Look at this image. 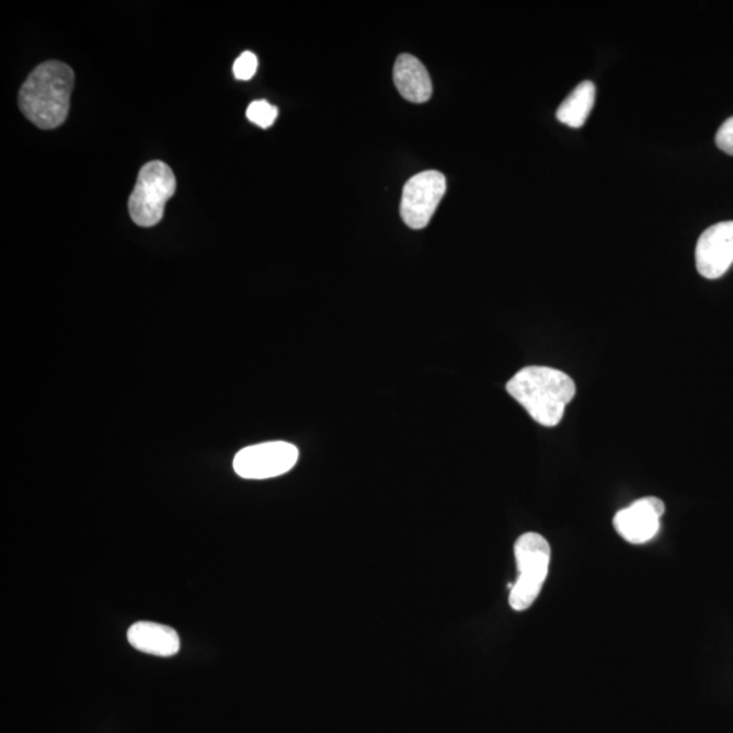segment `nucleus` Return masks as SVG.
I'll return each instance as SVG.
<instances>
[{
  "instance_id": "obj_14",
  "label": "nucleus",
  "mask_w": 733,
  "mask_h": 733,
  "mask_svg": "<svg viewBox=\"0 0 733 733\" xmlns=\"http://www.w3.org/2000/svg\"><path fill=\"white\" fill-rule=\"evenodd\" d=\"M715 145L721 151L733 157V116L724 122L715 134Z\"/></svg>"
},
{
  "instance_id": "obj_7",
  "label": "nucleus",
  "mask_w": 733,
  "mask_h": 733,
  "mask_svg": "<svg viewBox=\"0 0 733 733\" xmlns=\"http://www.w3.org/2000/svg\"><path fill=\"white\" fill-rule=\"evenodd\" d=\"M700 275L710 280L719 278L733 264V220L709 227L702 232L696 249Z\"/></svg>"
},
{
  "instance_id": "obj_8",
  "label": "nucleus",
  "mask_w": 733,
  "mask_h": 733,
  "mask_svg": "<svg viewBox=\"0 0 733 733\" xmlns=\"http://www.w3.org/2000/svg\"><path fill=\"white\" fill-rule=\"evenodd\" d=\"M664 503L657 497L638 500L614 516V527L625 541L640 545L652 541L661 530Z\"/></svg>"
},
{
  "instance_id": "obj_3",
  "label": "nucleus",
  "mask_w": 733,
  "mask_h": 733,
  "mask_svg": "<svg viewBox=\"0 0 733 733\" xmlns=\"http://www.w3.org/2000/svg\"><path fill=\"white\" fill-rule=\"evenodd\" d=\"M515 559L519 576L511 585L509 605L515 611L530 609L541 594L550 565V547L537 532H527L515 543Z\"/></svg>"
},
{
  "instance_id": "obj_11",
  "label": "nucleus",
  "mask_w": 733,
  "mask_h": 733,
  "mask_svg": "<svg viewBox=\"0 0 733 733\" xmlns=\"http://www.w3.org/2000/svg\"><path fill=\"white\" fill-rule=\"evenodd\" d=\"M595 84L584 81L566 96L557 111V118L571 128H581L587 122L595 104Z\"/></svg>"
},
{
  "instance_id": "obj_12",
  "label": "nucleus",
  "mask_w": 733,
  "mask_h": 733,
  "mask_svg": "<svg viewBox=\"0 0 733 733\" xmlns=\"http://www.w3.org/2000/svg\"><path fill=\"white\" fill-rule=\"evenodd\" d=\"M247 116L250 122L259 125L261 128H270L276 122L278 110L270 104L268 101H254L249 105Z\"/></svg>"
},
{
  "instance_id": "obj_6",
  "label": "nucleus",
  "mask_w": 733,
  "mask_h": 733,
  "mask_svg": "<svg viewBox=\"0 0 733 733\" xmlns=\"http://www.w3.org/2000/svg\"><path fill=\"white\" fill-rule=\"evenodd\" d=\"M446 177L436 170L414 175L402 191L401 216L413 230L427 227L445 196Z\"/></svg>"
},
{
  "instance_id": "obj_1",
  "label": "nucleus",
  "mask_w": 733,
  "mask_h": 733,
  "mask_svg": "<svg viewBox=\"0 0 733 733\" xmlns=\"http://www.w3.org/2000/svg\"><path fill=\"white\" fill-rule=\"evenodd\" d=\"M73 82L76 76L70 66L56 60L43 62L21 88V112L39 129L60 127L70 112Z\"/></svg>"
},
{
  "instance_id": "obj_2",
  "label": "nucleus",
  "mask_w": 733,
  "mask_h": 733,
  "mask_svg": "<svg viewBox=\"0 0 733 733\" xmlns=\"http://www.w3.org/2000/svg\"><path fill=\"white\" fill-rule=\"evenodd\" d=\"M507 391L534 422L543 427H556L564 416L568 403L576 396V385L560 369L530 366L509 380Z\"/></svg>"
},
{
  "instance_id": "obj_9",
  "label": "nucleus",
  "mask_w": 733,
  "mask_h": 733,
  "mask_svg": "<svg viewBox=\"0 0 733 733\" xmlns=\"http://www.w3.org/2000/svg\"><path fill=\"white\" fill-rule=\"evenodd\" d=\"M129 644L147 655L170 657L177 655L180 635L173 628L157 622H136L128 629Z\"/></svg>"
},
{
  "instance_id": "obj_10",
  "label": "nucleus",
  "mask_w": 733,
  "mask_h": 733,
  "mask_svg": "<svg viewBox=\"0 0 733 733\" xmlns=\"http://www.w3.org/2000/svg\"><path fill=\"white\" fill-rule=\"evenodd\" d=\"M394 84L403 99L413 104H424L431 100L432 81L427 68L409 54L398 56L394 65Z\"/></svg>"
},
{
  "instance_id": "obj_4",
  "label": "nucleus",
  "mask_w": 733,
  "mask_h": 733,
  "mask_svg": "<svg viewBox=\"0 0 733 733\" xmlns=\"http://www.w3.org/2000/svg\"><path fill=\"white\" fill-rule=\"evenodd\" d=\"M177 190V181L169 164L146 163L140 169L133 195L129 197L130 218L140 227H153L162 220L164 206Z\"/></svg>"
},
{
  "instance_id": "obj_13",
  "label": "nucleus",
  "mask_w": 733,
  "mask_h": 733,
  "mask_svg": "<svg viewBox=\"0 0 733 733\" xmlns=\"http://www.w3.org/2000/svg\"><path fill=\"white\" fill-rule=\"evenodd\" d=\"M259 59L253 53H243L232 66V72L238 81H250L257 72Z\"/></svg>"
},
{
  "instance_id": "obj_5",
  "label": "nucleus",
  "mask_w": 733,
  "mask_h": 733,
  "mask_svg": "<svg viewBox=\"0 0 733 733\" xmlns=\"http://www.w3.org/2000/svg\"><path fill=\"white\" fill-rule=\"evenodd\" d=\"M298 458L299 450L291 443L266 442L242 448L232 466L242 479L268 480L288 473Z\"/></svg>"
}]
</instances>
